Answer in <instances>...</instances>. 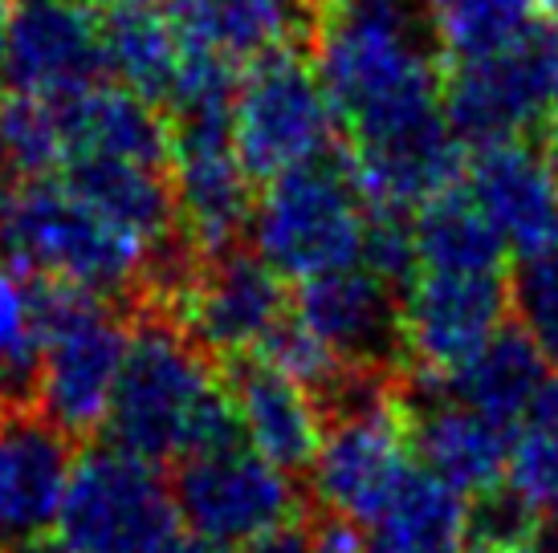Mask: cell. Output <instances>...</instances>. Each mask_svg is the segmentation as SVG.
<instances>
[{"mask_svg": "<svg viewBox=\"0 0 558 553\" xmlns=\"http://www.w3.org/2000/svg\"><path fill=\"white\" fill-rule=\"evenodd\" d=\"M445 58L428 0H318L311 62L363 168H412L457 138Z\"/></svg>", "mask_w": 558, "mask_h": 553, "instance_id": "cell-1", "label": "cell"}, {"mask_svg": "<svg viewBox=\"0 0 558 553\" xmlns=\"http://www.w3.org/2000/svg\"><path fill=\"white\" fill-rule=\"evenodd\" d=\"M0 257L21 265L25 273L123 306H143L156 276V253L114 229L58 175L16 187L13 204L0 216Z\"/></svg>", "mask_w": 558, "mask_h": 553, "instance_id": "cell-2", "label": "cell"}, {"mask_svg": "<svg viewBox=\"0 0 558 553\" xmlns=\"http://www.w3.org/2000/svg\"><path fill=\"white\" fill-rule=\"evenodd\" d=\"M220 383L213 354L184 325L163 309H140L102 431L143 460H180Z\"/></svg>", "mask_w": 558, "mask_h": 553, "instance_id": "cell-3", "label": "cell"}, {"mask_svg": "<svg viewBox=\"0 0 558 553\" xmlns=\"http://www.w3.org/2000/svg\"><path fill=\"white\" fill-rule=\"evenodd\" d=\"M372 200L363 196L347 151H326L262 184L248 241L253 253L286 281H311L363 265Z\"/></svg>", "mask_w": 558, "mask_h": 553, "instance_id": "cell-4", "label": "cell"}, {"mask_svg": "<svg viewBox=\"0 0 558 553\" xmlns=\"http://www.w3.org/2000/svg\"><path fill=\"white\" fill-rule=\"evenodd\" d=\"M131 330L123 302L46 281V358H41V395L46 411L65 435L86 440L107 423L114 386L123 374Z\"/></svg>", "mask_w": 558, "mask_h": 553, "instance_id": "cell-5", "label": "cell"}, {"mask_svg": "<svg viewBox=\"0 0 558 553\" xmlns=\"http://www.w3.org/2000/svg\"><path fill=\"white\" fill-rule=\"evenodd\" d=\"M180 508L159 464L119 444L86 447L65 489L58 541L70 553H171Z\"/></svg>", "mask_w": 558, "mask_h": 553, "instance_id": "cell-6", "label": "cell"}, {"mask_svg": "<svg viewBox=\"0 0 558 553\" xmlns=\"http://www.w3.org/2000/svg\"><path fill=\"white\" fill-rule=\"evenodd\" d=\"M335 126L339 119L323 77L298 46L245 65L236 77L233 138L253 184H269L281 171L335 151Z\"/></svg>", "mask_w": 558, "mask_h": 553, "instance_id": "cell-7", "label": "cell"}, {"mask_svg": "<svg viewBox=\"0 0 558 553\" xmlns=\"http://www.w3.org/2000/svg\"><path fill=\"white\" fill-rule=\"evenodd\" d=\"M171 496L192 538L225 550H245L298 525L302 501L290 472L265 460L253 444L192 452L175 460Z\"/></svg>", "mask_w": 558, "mask_h": 553, "instance_id": "cell-8", "label": "cell"}, {"mask_svg": "<svg viewBox=\"0 0 558 553\" xmlns=\"http://www.w3.org/2000/svg\"><path fill=\"white\" fill-rule=\"evenodd\" d=\"M558 25L477 58H452L445 74V119L469 151L526 138L555 107Z\"/></svg>", "mask_w": 558, "mask_h": 553, "instance_id": "cell-9", "label": "cell"}, {"mask_svg": "<svg viewBox=\"0 0 558 553\" xmlns=\"http://www.w3.org/2000/svg\"><path fill=\"white\" fill-rule=\"evenodd\" d=\"M163 314L184 325L208 354L245 358L262 354L294 318V297L278 269L236 245L201 257Z\"/></svg>", "mask_w": 558, "mask_h": 553, "instance_id": "cell-10", "label": "cell"}, {"mask_svg": "<svg viewBox=\"0 0 558 553\" xmlns=\"http://www.w3.org/2000/svg\"><path fill=\"white\" fill-rule=\"evenodd\" d=\"M506 273L420 269L400 293V351L416 362V379H445L506 325Z\"/></svg>", "mask_w": 558, "mask_h": 553, "instance_id": "cell-11", "label": "cell"}, {"mask_svg": "<svg viewBox=\"0 0 558 553\" xmlns=\"http://www.w3.org/2000/svg\"><path fill=\"white\" fill-rule=\"evenodd\" d=\"M110 82L98 9L86 0H9L4 90L65 102Z\"/></svg>", "mask_w": 558, "mask_h": 553, "instance_id": "cell-12", "label": "cell"}, {"mask_svg": "<svg viewBox=\"0 0 558 553\" xmlns=\"http://www.w3.org/2000/svg\"><path fill=\"white\" fill-rule=\"evenodd\" d=\"M74 464V435L46 411H0V553L58 529Z\"/></svg>", "mask_w": 558, "mask_h": 553, "instance_id": "cell-13", "label": "cell"}, {"mask_svg": "<svg viewBox=\"0 0 558 553\" xmlns=\"http://www.w3.org/2000/svg\"><path fill=\"white\" fill-rule=\"evenodd\" d=\"M461 192L518 257L543 248L558 232V159L546 138L477 147L465 159Z\"/></svg>", "mask_w": 558, "mask_h": 553, "instance_id": "cell-14", "label": "cell"}, {"mask_svg": "<svg viewBox=\"0 0 558 553\" xmlns=\"http://www.w3.org/2000/svg\"><path fill=\"white\" fill-rule=\"evenodd\" d=\"M294 318L347 370H379L391 346H400V293L367 265L302 281L294 293Z\"/></svg>", "mask_w": 558, "mask_h": 553, "instance_id": "cell-15", "label": "cell"}, {"mask_svg": "<svg viewBox=\"0 0 558 553\" xmlns=\"http://www.w3.org/2000/svg\"><path fill=\"white\" fill-rule=\"evenodd\" d=\"M225 386L233 395V407L241 415L245 440L265 460H274L286 472L311 468L326 435L323 400L294 374H286L262 354L229 358Z\"/></svg>", "mask_w": 558, "mask_h": 553, "instance_id": "cell-16", "label": "cell"}, {"mask_svg": "<svg viewBox=\"0 0 558 553\" xmlns=\"http://www.w3.org/2000/svg\"><path fill=\"white\" fill-rule=\"evenodd\" d=\"M184 49L245 70L311 37L318 0H163Z\"/></svg>", "mask_w": 558, "mask_h": 553, "instance_id": "cell-17", "label": "cell"}, {"mask_svg": "<svg viewBox=\"0 0 558 553\" xmlns=\"http://www.w3.org/2000/svg\"><path fill=\"white\" fill-rule=\"evenodd\" d=\"M412 447L420 464L465 496H489L506 484L513 435L506 423L457 400H433L412 411Z\"/></svg>", "mask_w": 558, "mask_h": 553, "instance_id": "cell-18", "label": "cell"}, {"mask_svg": "<svg viewBox=\"0 0 558 553\" xmlns=\"http://www.w3.org/2000/svg\"><path fill=\"white\" fill-rule=\"evenodd\" d=\"M473 505L465 492L412 464L391 496L363 525H355L359 553H461Z\"/></svg>", "mask_w": 558, "mask_h": 553, "instance_id": "cell-19", "label": "cell"}, {"mask_svg": "<svg viewBox=\"0 0 558 553\" xmlns=\"http://www.w3.org/2000/svg\"><path fill=\"white\" fill-rule=\"evenodd\" d=\"M65 159L74 155H119L171 168V131L163 107L123 82H102L62 102ZM65 168V163H62Z\"/></svg>", "mask_w": 558, "mask_h": 553, "instance_id": "cell-20", "label": "cell"}, {"mask_svg": "<svg viewBox=\"0 0 558 553\" xmlns=\"http://www.w3.org/2000/svg\"><path fill=\"white\" fill-rule=\"evenodd\" d=\"M546 358L550 354L530 339L526 325H501L494 339L485 342L477 354H469L465 362L449 370L445 379H416V383L445 386L449 400L465 403L473 411L513 428L534 411V400H538L546 374H550Z\"/></svg>", "mask_w": 558, "mask_h": 553, "instance_id": "cell-21", "label": "cell"}, {"mask_svg": "<svg viewBox=\"0 0 558 553\" xmlns=\"http://www.w3.org/2000/svg\"><path fill=\"white\" fill-rule=\"evenodd\" d=\"M98 29L110 82H123L156 107H168L184 74L187 49L163 0H98Z\"/></svg>", "mask_w": 558, "mask_h": 553, "instance_id": "cell-22", "label": "cell"}, {"mask_svg": "<svg viewBox=\"0 0 558 553\" xmlns=\"http://www.w3.org/2000/svg\"><path fill=\"white\" fill-rule=\"evenodd\" d=\"M46 358V276L0 257V411L37 407Z\"/></svg>", "mask_w": 558, "mask_h": 553, "instance_id": "cell-23", "label": "cell"}, {"mask_svg": "<svg viewBox=\"0 0 558 553\" xmlns=\"http://www.w3.org/2000/svg\"><path fill=\"white\" fill-rule=\"evenodd\" d=\"M420 269H457V273H506L510 248L473 208L461 184L412 212ZM416 269V273H420Z\"/></svg>", "mask_w": 558, "mask_h": 553, "instance_id": "cell-24", "label": "cell"}, {"mask_svg": "<svg viewBox=\"0 0 558 553\" xmlns=\"http://www.w3.org/2000/svg\"><path fill=\"white\" fill-rule=\"evenodd\" d=\"M449 58L510 49L558 25V0H428Z\"/></svg>", "mask_w": 558, "mask_h": 553, "instance_id": "cell-25", "label": "cell"}, {"mask_svg": "<svg viewBox=\"0 0 558 553\" xmlns=\"http://www.w3.org/2000/svg\"><path fill=\"white\" fill-rule=\"evenodd\" d=\"M0 155L21 184L49 180L65 163L62 102L37 94H0Z\"/></svg>", "mask_w": 558, "mask_h": 553, "instance_id": "cell-26", "label": "cell"}, {"mask_svg": "<svg viewBox=\"0 0 558 553\" xmlns=\"http://www.w3.org/2000/svg\"><path fill=\"white\" fill-rule=\"evenodd\" d=\"M513 306H518V318L530 330V339L558 358V232L543 248L518 257Z\"/></svg>", "mask_w": 558, "mask_h": 553, "instance_id": "cell-27", "label": "cell"}, {"mask_svg": "<svg viewBox=\"0 0 558 553\" xmlns=\"http://www.w3.org/2000/svg\"><path fill=\"white\" fill-rule=\"evenodd\" d=\"M506 492L526 508L546 513L558 501V435L543 428H526L513 440Z\"/></svg>", "mask_w": 558, "mask_h": 553, "instance_id": "cell-28", "label": "cell"}, {"mask_svg": "<svg viewBox=\"0 0 558 553\" xmlns=\"http://www.w3.org/2000/svg\"><path fill=\"white\" fill-rule=\"evenodd\" d=\"M526 428H543L558 435V367L546 374V383H543V391H538V400H534V411H530Z\"/></svg>", "mask_w": 558, "mask_h": 553, "instance_id": "cell-29", "label": "cell"}, {"mask_svg": "<svg viewBox=\"0 0 558 553\" xmlns=\"http://www.w3.org/2000/svg\"><path fill=\"white\" fill-rule=\"evenodd\" d=\"M16 187H21V180H16L13 168H9V163H4V155H0V216H4V208L13 204Z\"/></svg>", "mask_w": 558, "mask_h": 553, "instance_id": "cell-30", "label": "cell"}, {"mask_svg": "<svg viewBox=\"0 0 558 553\" xmlns=\"http://www.w3.org/2000/svg\"><path fill=\"white\" fill-rule=\"evenodd\" d=\"M171 553H236V550L213 545V541H204V538H180V545H175Z\"/></svg>", "mask_w": 558, "mask_h": 553, "instance_id": "cell-31", "label": "cell"}, {"mask_svg": "<svg viewBox=\"0 0 558 553\" xmlns=\"http://www.w3.org/2000/svg\"><path fill=\"white\" fill-rule=\"evenodd\" d=\"M4 553H70L62 541H29V545H16V550H4Z\"/></svg>", "mask_w": 558, "mask_h": 553, "instance_id": "cell-32", "label": "cell"}, {"mask_svg": "<svg viewBox=\"0 0 558 553\" xmlns=\"http://www.w3.org/2000/svg\"><path fill=\"white\" fill-rule=\"evenodd\" d=\"M4 53H9V4H0V86H4Z\"/></svg>", "mask_w": 558, "mask_h": 553, "instance_id": "cell-33", "label": "cell"}, {"mask_svg": "<svg viewBox=\"0 0 558 553\" xmlns=\"http://www.w3.org/2000/svg\"><path fill=\"white\" fill-rule=\"evenodd\" d=\"M546 147L555 151L558 159V94H555V107H550V114H546Z\"/></svg>", "mask_w": 558, "mask_h": 553, "instance_id": "cell-34", "label": "cell"}, {"mask_svg": "<svg viewBox=\"0 0 558 553\" xmlns=\"http://www.w3.org/2000/svg\"><path fill=\"white\" fill-rule=\"evenodd\" d=\"M546 517H550V525H555V538H558V501L550 508H546Z\"/></svg>", "mask_w": 558, "mask_h": 553, "instance_id": "cell-35", "label": "cell"}, {"mask_svg": "<svg viewBox=\"0 0 558 553\" xmlns=\"http://www.w3.org/2000/svg\"><path fill=\"white\" fill-rule=\"evenodd\" d=\"M485 553H489V550H485ZM501 553H538V550H534V541H530V545H518V550H501Z\"/></svg>", "mask_w": 558, "mask_h": 553, "instance_id": "cell-36", "label": "cell"}, {"mask_svg": "<svg viewBox=\"0 0 558 553\" xmlns=\"http://www.w3.org/2000/svg\"><path fill=\"white\" fill-rule=\"evenodd\" d=\"M473 553H485V550H473Z\"/></svg>", "mask_w": 558, "mask_h": 553, "instance_id": "cell-37", "label": "cell"}, {"mask_svg": "<svg viewBox=\"0 0 558 553\" xmlns=\"http://www.w3.org/2000/svg\"><path fill=\"white\" fill-rule=\"evenodd\" d=\"M0 4H9V0H0Z\"/></svg>", "mask_w": 558, "mask_h": 553, "instance_id": "cell-38", "label": "cell"}]
</instances>
